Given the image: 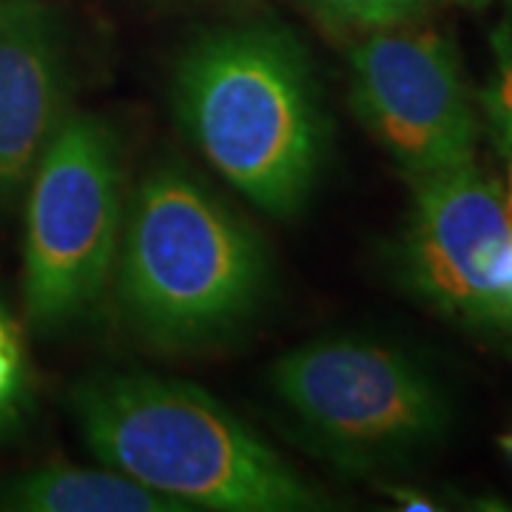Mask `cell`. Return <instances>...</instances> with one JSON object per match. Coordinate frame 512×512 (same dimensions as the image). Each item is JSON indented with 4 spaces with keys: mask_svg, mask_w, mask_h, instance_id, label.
<instances>
[{
    "mask_svg": "<svg viewBox=\"0 0 512 512\" xmlns=\"http://www.w3.org/2000/svg\"><path fill=\"white\" fill-rule=\"evenodd\" d=\"M177 120L217 168L271 217L299 214L328 157V117L308 49L288 26L242 20L185 49L171 80Z\"/></svg>",
    "mask_w": 512,
    "mask_h": 512,
    "instance_id": "obj_1",
    "label": "cell"
},
{
    "mask_svg": "<svg viewBox=\"0 0 512 512\" xmlns=\"http://www.w3.org/2000/svg\"><path fill=\"white\" fill-rule=\"evenodd\" d=\"M94 458L185 512H316L330 495L211 393L154 373H94L69 390Z\"/></svg>",
    "mask_w": 512,
    "mask_h": 512,
    "instance_id": "obj_2",
    "label": "cell"
},
{
    "mask_svg": "<svg viewBox=\"0 0 512 512\" xmlns=\"http://www.w3.org/2000/svg\"><path fill=\"white\" fill-rule=\"evenodd\" d=\"M268 291L265 242L200 177L157 165L134 185L109 293L143 345H220L251 325Z\"/></svg>",
    "mask_w": 512,
    "mask_h": 512,
    "instance_id": "obj_3",
    "label": "cell"
},
{
    "mask_svg": "<svg viewBox=\"0 0 512 512\" xmlns=\"http://www.w3.org/2000/svg\"><path fill=\"white\" fill-rule=\"evenodd\" d=\"M271 390L313 447L353 473H384L436 450L453 402L436 367L362 333L316 339L271 367Z\"/></svg>",
    "mask_w": 512,
    "mask_h": 512,
    "instance_id": "obj_4",
    "label": "cell"
},
{
    "mask_svg": "<svg viewBox=\"0 0 512 512\" xmlns=\"http://www.w3.org/2000/svg\"><path fill=\"white\" fill-rule=\"evenodd\" d=\"M23 305L63 333L106 302L123 234V143L106 117L69 111L26 185Z\"/></svg>",
    "mask_w": 512,
    "mask_h": 512,
    "instance_id": "obj_5",
    "label": "cell"
},
{
    "mask_svg": "<svg viewBox=\"0 0 512 512\" xmlns=\"http://www.w3.org/2000/svg\"><path fill=\"white\" fill-rule=\"evenodd\" d=\"M399 239L404 285L444 319L512 339V217L507 194L476 163L413 183Z\"/></svg>",
    "mask_w": 512,
    "mask_h": 512,
    "instance_id": "obj_6",
    "label": "cell"
},
{
    "mask_svg": "<svg viewBox=\"0 0 512 512\" xmlns=\"http://www.w3.org/2000/svg\"><path fill=\"white\" fill-rule=\"evenodd\" d=\"M350 103L410 183L476 163L478 120L456 43L416 20L359 32Z\"/></svg>",
    "mask_w": 512,
    "mask_h": 512,
    "instance_id": "obj_7",
    "label": "cell"
},
{
    "mask_svg": "<svg viewBox=\"0 0 512 512\" xmlns=\"http://www.w3.org/2000/svg\"><path fill=\"white\" fill-rule=\"evenodd\" d=\"M72 63L46 0H0V211L23 197L40 154L69 117Z\"/></svg>",
    "mask_w": 512,
    "mask_h": 512,
    "instance_id": "obj_8",
    "label": "cell"
},
{
    "mask_svg": "<svg viewBox=\"0 0 512 512\" xmlns=\"http://www.w3.org/2000/svg\"><path fill=\"white\" fill-rule=\"evenodd\" d=\"M0 510L15 512H185L177 501L111 467L43 464L0 478Z\"/></svg>",
    "mask_w": 512,
    "mask_h": 512,
    "instance_id": "obj_9",
    "label": "cell"
},
{
    "mask_svg": "<svg viewBox=\"0 0 512 512\" xmlns=\"http://www.w3.org/2000/svg\"><path fill=\"white\" fill-rule=\"evenodd\" d=\"M313 15L350 32H370L424 18L436 0H302Z\"/></svg>",
    "mask_w": 512,
    "mask_h": 512,
    "instance_id": "obj_10",
    "label": "cell"
},
{
    "mask_svg": "<svg viewBox=\"0 0 512 512\" xmlns=\"http://www.w3.org/2000/svg\"><path fill=\"white\" fill-rule=\"evenodd\" d=\"M495 66L481 94L484 114L498 151L512 160V20H504L493 35Z\"/></svg>",
    "mask_w": 512,
    "mask_h": 512,
    "instance_id": "obj_11",
    "label": "cell"
},
{
    "mask_svg": "<svg viewBox=\"0 0 512 512\" xmlns=\"http://www.w3.org/2000/svg\"><path fill=\"white\" fill-rule=\"evenodd\" d=\"M26 387V350L18 322L0 302V416H6Z\"/></svg>",
    "mask_w": 512,
    "mask_h": 512,
    "instance_id": "obj_12",
    "label": "cell"
},
{
    "mask_svg": "<svg viewBox=\"0 0 512 512\" xmlns=\"http://www.w3.org/2000/svg\"><path fill=\"white\" fill-rule=\"evenodd\" d=\"M458 3H464V6H473V9H481V6H487V3H493V0H458Z\"/></svg>",
    "mask_w": 512,
    "mask_h": 512,
    "instance_id": "obj_13",
    "label": "cell"
},
{
    "mask_svg": "<svg viewBox=\"0 0 512 512\" xmlns=\"http://www.w3.org/2000/svg\"><path fill=\"white\" fill-rule=\"evenodd\" d=\"M501 447H504V450H507V456L512 458V430L504 436V439H501Z\"/></svg>",
    "mask_w": 512,
    "mask_h": 512,
    "instance_id": "obj_14",
    "label": "cell"
},
{
    "mask_svg": "<svg viewBox=\"0 0 512 512\" xmlns=\"http://www.w3.org/2000/svg\"><path fill=\"white\" fill-rule=\"evenodd\" d=\"M507 208H510V217H512V168H510V194H507Z\"/></svg>",
    "mask_w": 512,
    "mask_h": 512,
    "instance_id": "obj_15",
    "label": "cell"
}]
</instances>
